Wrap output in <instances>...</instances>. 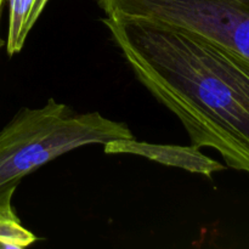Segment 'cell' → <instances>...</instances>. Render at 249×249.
Here are the masks:
<instances>
[{"mask_svg": "<svg viewBox=\"0 0 249 249\" xmlns=\"http://www.w3.org/2000/svg\"><path fill=\"white\" fill-rule=\"evenodd\" d=\"M105 26L135 77L179 118L197 148L249 174V60L186 29L136 17Z\"/></svg>", "mask_w": 249, "mask_h": 249, "instance_id": "cell-1", "label": "cell"}, {"mask_svg": "<svg viewBox=\"0 0 249 249\" xmlns=\"http://www.w3.org/2000/svg\"><path fill=\"white\" fill-rule=\"evenodd\" d=\"M134 139L125 123L99 112L79 113L49 99L39 108L19 109L0 131V196L15 194L24 177L85 145Z\"/></svg>", "mask_w": 249, "mask_h": 249, "instance_id": "cell-2", "label": "cell"}, {"mask_svg": "<svg viewBox=\"0 0 249 249\" xmlns=\"http://www.w3.org/2000/svg\"><path fill=\"white\" fill-rule=\"evenodd\" d=\"M156 15L249 60V0H157Z\"/></svg>", "mask_w": 249, "mask_h": 249, "instance_id": "cell-3", "label": "cell"}, {"mask_svg": "<svg viewBox=\"0 0 249 249\" xmlns=\"http://www.w3.org/2000/svg\"><path fill=\"white\" fill-rule=\"evenodd\" d=\"M104 146L105 153L107 155L129 153V155L141 156L160 164L181 168L190 173H197L208 178H211L214 173L225 169V165L203 155L199 152V148L192 145H157V143L139 142L134 138L129 140L111 141Z\"/></svg>", "mask_w": 249, "mask_h": 249, "instance_id": "cell-4", "label": "cell"}, {"mask_svg": "<svg viewBox=\"0 0 249 249\" xmlns=\"http://www.w3.org/2000/svg\"><path fill=\"white\" fill-rule=\"evenodd\" d=\"M9 27L6 51L10 56L18 53L23 48L29 32L45 9L49 0H7Z\"/></svg>", "mask_w": 249, "mask_h": 249, "instance_id": "cell-5", "label": "cell"}, {"mask_svg": "<svg viewBox=\"0 0 249 249\" xmlns=\"http://www.w3.org/2000/svg\"><path fill=\"white\" fill-rule=\"evenodd\" d=\"M14 194L0 196V249H21L28 247L36 237L22 226L12 208Z\"/></svg>", "mask_w": 249, "mask_h": 249, "instance_id": "cell-6", "label": "cell"}, {"mask_svg": "<svg viewBox=\"0 0 249 249\" xmlns=\"http://www.w3.org/2000/svg\"><path fill=\"white\" fill-rule=\"evenodd\" d=\"M2 2H4V0H0V12H1V6H2ZM0 44H1V40H0Z\"/></svg>", "mask_w": 249, "mask_h": 249, "instance_id": "cell-7", "label": "cell"}]
</instances>
